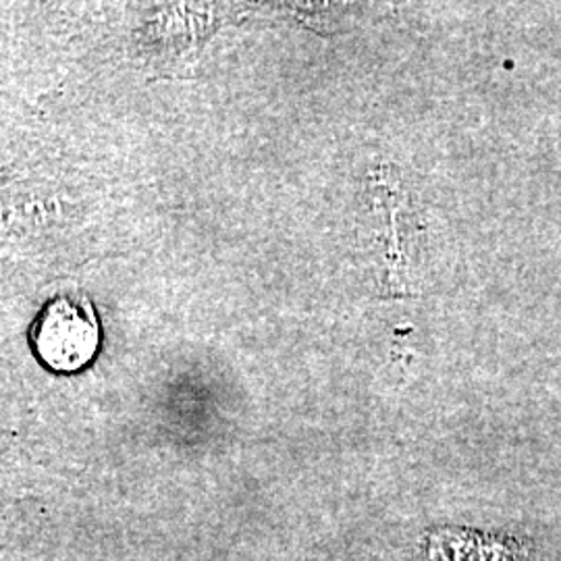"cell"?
<instances>
[{"instance_id":"obj_1","label":"cell","mask_w":561,"mask_h":561,"mask_svg":"<svg viewBox=\"0 0 561 561\" xmlns=\"http://www.w3.org/2000/svg\"><path fill=\"white\" fill-rule=\"evenodd\" d=\"M32 341L41 360L53 370H80L101 345V322L92 301L78 291H65L46 301Z\"/></svg>"}]
</instances>
